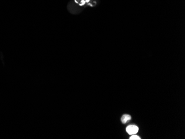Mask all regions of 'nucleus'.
Returning <instances> with one entry per match:
<instances>
[{
    "label": "nucleus",
    "instance_id": "2",
    "mask_svg": "<svg viewBox=\"0 0 185 139\" xmlns=\"http://www.w3.org/2000/svg\"><path fill=\"white\" fill-rule=\"evenodd\" d=\"M131 119V117L130 115H127V114H125V115H123V116L121 118V120L122 123L125 124V123H127V121L130 120Z\"/></svg>",
    "mask_w": 185,
    "mask_h": 139
},
{
    "label": "nucleus",
    "instance_id": "3",
    "mask_svg": "<svg viewBox=\"0 0 185 139\" xmlns=\"http://www.w3.org/2000/svg\"><path fill=\"white\" fill-rule=\"evenodd\" d=\"M140 137L137 136V135L135 134H134V135H132V136L130 138V139H140Z\"/></svg>",
    "mask_w": 185,
    "mask_h": 139
},
{
    "label": "nucleus",
    "instance_id": "1",
    "mask_svg": "<svg viewBox=\"0 0 185 139\" xmlns=\"http://www.w3.org/2000/svg\"><path fill=\"white\" fill-rule=\"evenodd\" d=\"M127 132L129 135H134L137 133L139 131V128L135 125H129L127 128Z\"/></svg>",
    "mask_w": 185,
    "mask_h": 139
}]
</instances>
